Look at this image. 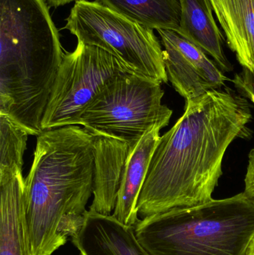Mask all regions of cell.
<instances>
[{"label": "cell", "instance_id": "cell-1", "mask_svg": "<svg viewBox=\"0 0 254 255\" xmlns=\"http://www.w3.org/2000/svg\"><path fill=\"white\" fill-rule=\"evenodd\" d=\"M249 102L228 87L186 101L184 113L161 136L142 187L137 212L146 217L210 202L227 149L249 138Z\"/></svg>", "mask_w": 254, "mask_h": 255}, {"label": "cell", "instance_id": "cell-2", "mask_svg": "<svg viewBox=\"0 0 254 255\" xmlns=\"http://www.w3.org/2000/svg\"><path fill=\"white\" fill-rule=\"evenodd\" d=\"M93 135L80 126L37 136L25 178V211L33 255H52L77 235L92 194Z\"/></svg>", "mask_w": 254, "mask_h": 255}, {"label": "cell", "instance_id": "cell-3", "mask_svg": "<svg viewBox=\"0 0 254 255\" xmlns=\"http://www.w3.org/2000/svg\"><path fill=\"white\" fill-rule=\"evenodd\" d=\"M64 54L45 0H0V115L40 134Z\"/></svg>", "mask_w": 254, "mask_h": 255}, {"label": "cell", "instance_id": "cell-4", "mask_svg": "<svg viewBox=\"0 0 254 255\" xmlns=\"http://www.w3.org/2000/svg\"><path fill=\"white\" fill-rule=\"evenodd\" d=\"M137 239L150 255H247L254 199L245 192L144 217Z\"/></svg>", "mask_w": 254, "mask_h": 255}, {"label": "cell", "instance_id": "cell-5", "mask_svg": "<svg viewBox=\"0 0 254 255\" xmlns=\"http://www.w3.org/2000/svg\"><path fill=\"white\" fill-rule=\"evenodd\" d=\"M161 85L133 72L119 75L94 98L77 125L93 135L117 138L130 151L152 128L169 125L172 111L162 104Z\"/></svg>", "mask_w": 254, "mask_h": 255}, {"label": "cell", "instance_id": "cell-6", "mask_svg": "<svg viewBox=\"0 0 254 255\" xmlns=\"http://www.w3.org/2000/svg\"><path fill=\"white\" fill-rule=\"evenodd\" d=\"M65 28L78 42L104 49L134 73L161 84L169 82L164 49L151 28L88 0L76 1Z\"/></svg>", "mask_w": 254, "mask_h": 255}, {"label": "cell", "instance_id": "cell-7", "mask_svg": "<svg viewBox=\"0 0 254 255\" xmlns=\"http://www.w3.org/2000/svg\"><path fill=\"white\" fill-rule=\"evenodd\" d=\"M128 72L133 71L104 49L78 42L73 52L64 54L43 116V130L77 125L103 88Z\"/></svg>", "mask_w": 254, "mask_h": 255}, {"label": "cell", "instance_id": "cell-8", "mask_svg": "<svg viewBox=\"0 0 254 255\" xmlns=\"http://www.w3.org/2000/svg\"><path fill=\"white\" fill-rule=\"evenodd\" d=\"M134 227L121 223L113 214L89 210L72 242L81 255H150L139 242Z\"/></svg>", "mask_w": 254, "mask_h": 255}, {"label": "cell", "instance_id": "cell-9", "mask_svg": "<svg viewBox=\"0 0 254 255\" xmlns=\"http://www.w3.org/2000/svg\"><path fill=\"white\" fill-rule=\"evenodd\" d=\"M93 136V200L89 210L110 215L116 207L129 146L113 136L103 134Z\"/></svg>", "mask_w": 254, "mask_h": 255}, {"label": "cell", "instance_id": "cell-10", "mask_svg": "<svg viewBox=\"0 0 254 255\" xmlns=\"http://www.w3.org/2000/svg\"><path fill=\"white\" fill-rule=\"evenodd\" d=\"M164 127V124H158L152 128L129 151L113 214L119 222L127 226H135L140 221L137 212L139 196L152 156L161 139L160 131Z\"/></svg>", "mask_w": 254, "mask_h": 255}, {"label": "cell", "instance_id": "cell-11", "mask_svg": "<svg viewBox=\"0 0 254 255\" xmlns=\"http://www.w3.org/2000/svg\"><path fill=\"white\" fill-rule=\"evenodd\" d=\"M0 255H33L22 173L0 184Z\"/></svg>", "mask_w": 254, "mask_h": 255}, {"label": "cell", "instance_id": "cell-12", "mask_svg": "<svg viewBox=\"0 0 254 255\" xmlns=\"http://www.w3.org/2000/svg\"><path fill=\"white\" fill-rule=\"evenodd\" d=\"M180 28L177 34L210 55L223 72L234 68L224 50V37L213 16L211 0H180Z\"/></svg>", "mask_w": 254, "mask_h": 255}, {"label": "cell", "instance_id": "cell-13", "mask_svg": "<svg viewBox=\"0 0 254 255\" xmlns=\"http://www.w3.org/2000/svg\"><path fill=\"white\" fill-rule=\"evenodd\" d=\"M227 43L243 68L254 75V0H211Z\"/></svg>", "mask_w": 254, "mask_h": 255}, {"label": "cell", "instance_id": "cell-14", "mask_svg": "<svg viewBox=\"0 0 254 255\" xmlns=\"http://www.w3.org/2000/svg\"><path fill=\"white\" fill-rule=\"evenodd\" d=\"M121 16L151 29L180 28V0H95Z\"/></svg>", "mask_w": 254, "mask_h": 255}, {"label": "cell", "instance_id": "cell-15", "mask_svg": "<svg viewBox=\"0 0 254 255\" xmlns=\"http://www.w3.org/2000/svg\"><path fill=\"white\" fill-rule=\"evenodd\" d=\"M161 43L169 81L186 101L217 90L171 42L161 38Z\"/></svg>", "mask_w": 254, "mask_h": 255}, {"label": "cell", "instance_id": "cell-16", "mask_svg": "<svg viewBox=\"0 0 254 255\" xmlns=\"http://www.w3.org/2000/svg\"><path fill=\"white\" fill-rule=\"evenodd\" d=\"M28 132L4 115H0V184L22 173Z\"/></svg>", "mask_w": 254, "mask_h": 255}, {"label": "cell", "instance_id": "cell-17", "mask_svg": "<svg viewBox=\"0 0 254 255\" xmlns=\"http://www.w3.org/2000/svg\"><path fill=\"white\" fill-rule=\"evenodd\" d=\"M158 32L161 38H165L171 42L198 69L216 89H221L225 86V82L228 80V78L225 76L224 72L218 67L217 64L207 56L202 49L186 40L176 31L159 29Z\"/></svg>", "mask_w": 254, "mask_h": 255}, {"label": "cell", "instance_id": "cell-18", "mask_svg": "<svg viewBox=\"0 0 254 255\" xmlns=\"http://www.w3.org/2000/svg\"><path fill=\"white\" fill-rule=\"evenodd\" d=\"M239 94L250 100L254 106V75L246 68L237 73L231 80Z\"/></svg>", "mask_w": 254, "mask_h": 255}, {"label": "cell", "instance_id": "cell-19", "mask_svg": "<svg viewBox=\"0 0 254 255\" xmlns=\"http://www.w3.org/2000/svg\"><path fill=\"white\" fill-rule=\"evenodd\" d=\"M244 192L254 199V148L249 154V165L245 178Z\"/></svg>", "mask_w": 254, "mask_h": 255}, {"label": "cell", "instance_id": "cell-20", "mask_svg": "<svg viewBox=\"0 0 254 255\" xmlns=\"http://www.w3.org/2000/svg\"><path fill=\"white\" fill-rule=\"evenodd\" d=\"M75 0H46L48 5L50 7H58L60 6L65 5V4H69ZM77 1V0H76Z\"/></svg>", "mask_w": 254, "mask_h": 255}, {"label": "cell", "instance_id": "cell-21", "mask_svg": "<svg viewBox=\"0 0 254 255\" xmlns=\"http://www.w3.org/2000/svg\"><path fill=\"white\" fill-rule=\"evenodd\" d=\"M247 255H254V238L249 246V250H248Z\"/></svg>", "mask_w": 254, "mask_h": 255}]
</instances>
